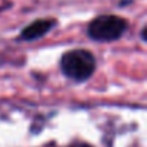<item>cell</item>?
Segmentation results:
<instances>
[{
  "label": "cell",
  "mask_w": 147,
  "mask_h": 147,
  "mask_svg": "<svg viewBox=\"0 0 147 147\" xmlns=\"http://www.w3.org/2000/svg\"><path fill=\"white\" fill-rule=\"evenodd\" d=\"M74 147H91V146H88V144H75Z\"/></svg>",
  "instance_id": "277c9868"
},
{
  "label": "cell",
  "mask_w": 147,
  "mask_h": 147,
  "mask_svg": "<svg viewBox=\"0 0 147 147\" xmlns=\"http://www.w3.org/2000/svg\"><path fill=\"white\" fill-rule=\"evenodd\" d=\"M125 20L114 15H102L95 18L88 26V35L101 42L118 39L125 30Z\"/></svg>",
  "instance_id": "7a4b0ae2"
},
{
  "label": "cell",
  "mask_w": 147,
  "mask_h": 147,
  "mask_svg": "<svg viewBox=\"0 0 147 147\" xmlns=\"http://www.w3.org/2000/svg\"><path fill=\"white\" fill-rule=\"evenodd\" d=\"M61 66L63 74L71 80L85 81L92 75L95 69V59L88 51L74 49L62 56Z\"/></svg>",
  "instance_id": "6da1fadb"
},
{
  "label": "cell",
  "mask_w": 147,
  "mask_h": 147,
  "mask_svg": "<svg viewBox=\"0 0 147 147\" xmlns=\"http://www.w3.org/2000/svg\"><path fill=\"white\" fill-rule=\"evenodd\" d=\"M53 20L51 19H40V20H36L33 23H30L29 26H26L22 32V38L26 39V40H35V39H39L42 38L43 35H46L51 28L53 26Z\"/></svg>",
  "instance_id": "3957f363"
}]
</instances>
